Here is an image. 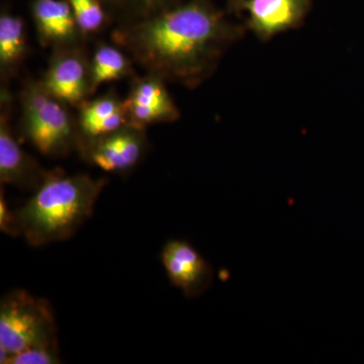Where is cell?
Instances as JSON below:
<instances>
[{"mask_svg": "<svg viewBox=\"0 0 364 364\" xmlns=\"http://www.w3.org/2000/svg\"><path fill=\"white\" fill-rule=\"evenodd\" d=\"M32 14L43 47L55 50L78 46L83 37L68 0H33Z\"/></svg>", "mask_w": 364, "mask_h": 364, "instance_id": "cell-11", "label": "cell"}, {"mask_svg": "<svg viewBox=\"0 0 364 364\" xmlns=\"http://www.w3.org/2000/svg\"><path fill=\"white\" fill-rule=\"evenodd\" d=\"M146 147L145 129L129 123L107 135L81 143L78 150L93 166L112 173H124L138 164Z\"/></svg>", "mask_w": 364, "mask_h": 364, "instance_id": "cell-6", "label": "cell"}, {"mask_svg": "<svg viewBox=\"0 0 364 364\" xmlns=\"http://www.w3.org/2000/svg\"><path fill=\"white\" fill-rule=\"evenodd\" d=\"M166 1L167 0H134V2H136L143 11L151 14L156 13L155 11L157 7L162 6Z\"/></svg>", "mask_w": 364, "mask_h": 364, "instance_id": "cell-18", "label": "cell"}, {"mask_svg": "<svg viewBox=\"0 0 364 364\" xmlns=\"http://www.w3.org/2000/svg\"><path fill=\"white\" fill-rule=\"evenodd\" d=\"M161 262L170 282L186 298H198L212 286V265L188 241L167 242L162 249Z\"/></svg>", "mask_w": 364, "mask_h": 364, "instance_id": "cell-10", "label": "cell"}, {"mask_svg": "<svg viewBox=\"0 0 364 364\" xmlns=\"http://www.w3.org/2000/svg\"><path fill=\"white\" fill-rule=\"evenodd\" d=\"M28 53L23 18L11 14L0 16V70L2 77L13 75Z\"/></svg>", "mask_w": 364, "mask_h": 364, "instance_id": "cell-13", "label": "cell"}, {"mask_svg": "<svg viewBox=\"0 0 364 364\" xmlns=\"http://www.w3.org/2000/svg\"><path fill=\"white\" fill-rule=\"evenodd\" d=\"M312 0H229L234 13L246 14V30L262 42L303 25Z\"/></svg>", "mask_w": 364, "mask_h": 364, "instance_id": "cell-5", "label": "cell"}, {"mask_svg": "<svg viewBox=\"0 0 364 364\" xmlns=\"http://www.w3.org/2000/svg\"><path fill=\"white\" fill-rule=\"evenodd\" d=\"M165 82L152 73L134 80L124 100L129 123L146 129L149 124L172 123L181 117Z\"/></svg>", "mask_w": 364, "mask_h": 364, "instance_id": "cell-9", "label": "cell"}, {"mask_svg": "<svg viewBox=\"0 0 364 364\" xmlns=\"http://www.w3.org/2000/svg\"><path fill=\"white\" fill-rule=\"evenodd\" d=\"M44 77L46 90L68 107H78L91 95L90 61L78 46L55 49Z\"/></svg>", "mask_w": 364, "mask_h": 364, "instance_id": "cell-7", "label": "cell"}, {"mask_svg": "<svg viewBox=\"0 0 364 364\" xmlns=\"http://www.w3.org/2000/svg\"><path fill=\"white\" fill-rule=\"evenodd\" d=\"M0 229L9 236H20L18 226H16V215L13 210H9L2 188L0 193Z\"/></svg>", "mask_w": 364, "mask_h": 364, "instance_id": "cell-17", "label": "cell"}, {"mask_svg": "<svg viewBox=\"0 0 364 364\" xmlns=\"http://www.w3.org/2000/svg\"><path fill=\"white\" fill-rule=\"evenodd\" d=\"M91 95L104 83L122 80L135 74L130 58L119 48L100 44L90 61Z\"/></svg>", "mask_w": 364, "mask_h": 364, "instance_id": "cell-14", "label": "cell"}, {"mask_svg": "<svg viewBox=\"0 0 364 364\" xmlns=\"http://www.w3.org/2000/svg\"><path fill=\"white\" fill-rule=\"evenodd\" d=\"M61 363L58 341L30 347L11 354L6 364H57Z\"/></svg>", "mask_w": 364, "mask_h": 364, "instance_id": "cell-16", "label": "cell"}, {"mask_svg": "<svg viewBox=\"0 0 364 364\" xmlns=\"http://www.w3.org/2000/svg\"><path fill=\"white\" fill-rule=\"evenodd\" d=\"M105 1H109V0H105Z\"/></svg>", "mask_w": 364, "mask_h": 364, "instance_id": "cell-19", "label": "cell"}, {"mask_svg": "<svg viewBox=\"0 0 364 364\" xmlns=\"http://www.w3.org/2000/svg\"><path fill=\"white\" fill-rule=\"evenodd\" d=\"M11 97L7 90L1 91V114H0V182L1 186H16L26 191H36L42 186L50 172L41 167L21 147L9 124Z\"/></svg>", "mask_w": 364, "mask_h": 364, "instance_id": "cell-8", "label": "cell"}, {"mask_svg": "<svg viewBox=\"0 0 364 364\" xmlns=\"http://www.w3.org/2000/svg\"><path fill=\"white\" fill-rule=\"evenodd\" d=\"M79 30L83 36L98 32L105 25L102 0H68Z\"/></svg>", "mask_w": 364, "mask_h": 364, "instance_id": "cell-15", "label": "cell"}, {"mask_svg": "<svg viewBox=\"0 0 364 364\" xmlns=\"http://www.w3.org/2000/svg\"><path fill=\"white\" fill-rule=\"evenodd\" d=\"M127 124L129 119L124 100H119L116 93L109 92L95 100H85L78 107L79 145L107 135Z\"/></svg>", "mask_w": 364, "mask_h": 364, "instance_id": "cell-12", "label": "cell"}, {"mask_svg": "<svg viewBox=\"0 0 364 364\" xmlns=\"http://www.w3.org/2000/svg\"><path fill=\"white\" fill-rule=\"evenodd\" d=\"M21 131L41 154L63 157L80 143L77 122L68 105L50 95L42 82L30 80L21 95Z\"/></svg>", "mask_w": 364, "mask_h": 364, "instance_id": "cell-3", "label": "cell"}, {"mask_svg": "<svg viewBox=\"0 0 364 364\" xmlns=\"http://www.w3.org/2000/svg\"><path fill=\"white\" fill-rule=\"evenodd\" d=\"M58 341L52 306L23 289L6 294L0 303V363L30 347Z\"/></svg>", "mask_w": 364, "mask_h": 364, "instance_id": "cell-4", "label": "cell"}, {"mask_svg": "<svg viewBox=\"0 0 364 364\" xmlns=\"http://www.w3.org/2000/svg\"><path fill=\"white\" fill-rule=\"evenodd\" d=\"M107 179L53 170L14 212L18 234L35 247L68 240L91 217Z\"/></svg>", "mask_w": 364, "mask_h": 364, "instance_id": "cell-2", "label": "cell"}, {"mask_svg": "<svg viewBox=\"0 0 364 364\" xmlns=\"http://www.w3.org/2000/svg\"><path fill=\"white\" fill-rule=\"evenodd\" d=\"M245 32L207 0H193L122 26L112 39L147 73L195 88Z\"/></svg>", "mask_w": 364, "mask_h": 364, "instance_id": "cell-1", "label": "cell"}]
</instances>
